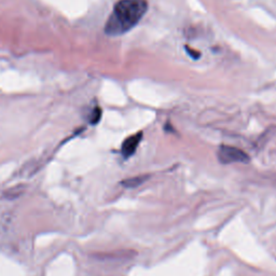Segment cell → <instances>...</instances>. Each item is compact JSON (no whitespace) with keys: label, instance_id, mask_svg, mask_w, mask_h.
I'll use <instances>...</instances> for the list:
<instances>
[{"label":"cell","instance_id":"cell-1","mask_svg":"<svg viewBox=\"0 0 276 276\" xmlns=\"http://www.w3.org/2000/svg\"><path fill=\"white\" fill-rule=\"evenodd\" d=\"M147 0H119L105 25L108 36H121L133 30L148 11Z\"/></svg>","mask_w":276,"mask_h":276},{"label":"cell","instance_id":"cell-2","mask_svg":"<svg viewBox=\"0 0 276 276\" xmlns=\"http://www.w3.org/2000/svg\"><path fill=\"white\" fill-rule=\"evenodd\" d=\"M217 156L220 163L232 164V163H248L251 161L250 155L242 149L232 146H220L217 151Z\"/></svg>","mask_w":276,"mask_h":276},{"label":"cell","instance_id":"cell-3","mask_svg":"<svg viewBox=\"0 0 276 276\" xmlns=\"http://www.w3.org/2000/svg\"><path fill=\"white\" fill-rule=\"evenodd\" d=\"M143 137H144V133L138 132L134 135H131L127 138H125L121 147V153L124 159L131 158V156L136 152L138 146H140L143 140Z\"/></svg>","mask_w":276,"mask_h":276},{"label":"cell","instance_id":"cell-4","mask_svg":"<svg viewBox=\"0 0 276 276\" xmlns=\"http://www.w3.org/2000/svg\"><path fill=\"white\" fill-rule=\"evenodd\" d=\"M148 178H149L148 175H141V176H136V177H132V178L123 180L122 185L126 188H137V187H140L142 183H144Z\"/></svg>","mask_w":276,"mask_h":276},{"label":"cell","instance_id":"cell-5","mask_svg":"<svg viewBox=\"0 0 276 276\" xmlns=\"http://www.w3.org/2000/svg\"><path fill=\"white\" fill-rule=\"evenodd\" d=\"M25 190V187L24 185H17L15 187H12L10 189H8L5 193H4V197L8 200H14L18 197H21L23 195V192Z\"/></svg>","mask_w":276,"mask_h":276},{"label":"cell","instance_id":"cell-6","mask_svg":"<svg viewBox=\"0 0 276 276\" xmlns=\"http://www.w3.org/2000/svg\"><path fill=\"white\" fill-rule=\"evenodd\" d=\"M100 119H102V109H100L99 107H95L91 114L90 123L96 125L100 121Z\"/></svg>","mask_w":276,"mask_h":276},{"label":"cell","instance_id":"cell-7","mask_svg":"<svg viewBox=\"0 0 276 276\" xmlns=\"http://www.w3.org/2000/svg\"><path fill=\"white\" fill-rule=\"evenodd\" d=\"M185 50H186V52H187V54L189 55V57H190L192 60H195V61L200 60L201 57H202V54H201L200 51H198V50H196V49H193V48L189 47V45H186Z\"/></svg>","mask_w":276,"mask_h":276},{"label":"cell","instance_id":"cell-8","mask_svg":"<svg viewBox=\"0 0 276 276\" xmlns=\"http://www.w3.org/2000/svg\"><path fill=\"white\" fill-rule=\"evenodd\" d=\"M165 131H170V132H175V131L173 130V128H172V126H171V124H170V123H167V125H165Z\"/></svg>","mask_w":276,"mask_h":276}]
</instances>
